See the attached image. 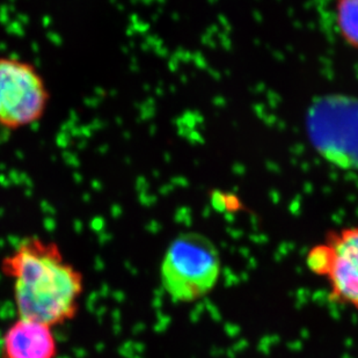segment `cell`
<instances>
[{
	"label": "cell",
	"instance_id": "1",
	"mask_svg": "<svg viewBox=\"0 0 358 358\" xmlns=\"http://www.w3.org/2000/svg\"><path fill=\"white\" fill-rule=\"evenodd\" d=\"M0 268L13 282L19 318L56 327L78 313L84 276L54 241L26 237L3 257Z\"/></svg>",
	"mask_w": 358,
	"mask_h": 358
},
{
	"label": "cell",
	"instance_id": "2",
	"mask_svg": "<svg viewBox=\"0 0 358 358\" xmlns=\"http://www.w3.org/2000/svg\"><path fill=\"white\" fill-rule=\"evenodd\" d=\"M222 273L220 250L199 232H183L167 247L162 267V289L176 303H194L216 287Z\"/></svg>",
	"mask_w": 358,
	"mask_h": 358
},
{
	"label": "cell",
	"instance_id": "3",
	"mask_svg": "<svg viewBox=\"0 0 358 358\" xmlns=\"http://www.w3.org/2000/svg\"><path fill=\"white\" fill-rule=\"evenodd\" d=\"M312 145L324 159L345 169H358V99L326 95L306 115Z\"/></svg>",
	"mask_w": 358,
	"mask_h": 358
},
{
	"label": "cell",
	"instance_id": "4",
	"mask_svg": "<svg viewBox=\"0 0 358 358\" xmlns=\"http://www.w3.org/2000/svg\"><path fill=\"white\" fill-rule=\"evenodd\" d=\"M50 93L41 72L29 62L0 57V127L20 130L38 123L47 112Z\"/></svg>",
	"mask_w": 358,
	"mask_h": 358
},
{
	"label": "cell",
	"instance_id": "5",
	"mask_svg": "<svg viewBox=\"0 0 358 358\" xmlns=\"http://www.w3.org/2000/svg\"><path fill=\"white\" fill-rule=\"evenodd\" d=\"M322 243L329 298L358 311V227L329 231Z\"/></svg>",
	"mask_w": 358,
	"mask_h": 358
},
{
	"label": "cell",
	"instance_id": "6",
	"mask_svg": "<svg viewBox=\"0 0 358 358\" xmlns=\"http://www.w3.org/2000/svg\"><path fill=\"white\" fill-rule=\"evenodd\" d=\"M49 324L17 318L8 326L0 343V358H56L57 340Z\"/></svg>",
	"mask_w": 358,
	"mask_h": 358
},
{
	"label": "cell",
	"instance_id": "7",
	"mask_svg": "<svg viewBox=\"0 0 358 358\" xmlns=\"http://www.w3.org/2000/svg\"><path fill=\"white\" fill-rule=\"evenodd\" d=\"M336 13L342 36L358 49V0H338Z\"/></svg>",
	"mask_w": 358,
	"mask_h": 358
}]
</instances>
